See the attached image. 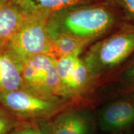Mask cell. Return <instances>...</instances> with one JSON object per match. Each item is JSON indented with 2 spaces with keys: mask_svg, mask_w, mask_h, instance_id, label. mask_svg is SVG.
I'll list each match as a JSON object with an SVG mask.
<instances>
[{
  "mask_svg": "<svg viewBox=\"0 0 134 134\" xmlns=\"http://www.w3.org/2000/svg\"><path fill=\"white\" fill-rule=\"evenodd\" d=\"M133 134H134V133H133Z\"/></svg>",
  "mask_w": 134,
  "mask_h": 134,
  "instance_id": "20",
  "label": "cell"
},
{
  "mask_svg": "<svg viewBox=\"0 0 134 134\" xmlns=\"http://www.w3.org/2000/svg\"><path fill=\"white\" fill-rule=\"evenodd\" d=\"M25 14L50 16L55 12L75 5L99 0H9Z\"/></svg>",
  "mask_w": 134,
  "mask_h": 134,
  "instance_id": "11",
  "label": "cell"
},
{
  "mask_svg": "<svg viewBox=\"0 0 134 134\" xmlns=\"http://www.w3.org/2000/svg\"><path fill=\"white\" fill-rule=\"evenodd\" d=\"M97 124L107 134H122L133 127V98L123 94L107 101L98 112Z\"/></svg>",
  "mask_w": 134,
  "mask_h": 134,
  "instance_id": "7",
  "label": "cell"
},
{
  "mask_svg": "<svg viewBox=\"0 0 134 134\" xmlns=\"http://www.w3.org/2000/svg\"><path fill=\"white\" fill-rule=\"evenodd\" d=\"M23 78L25 88L63 98L56 59L49 54H39L25 60Z\"/></svg>",
  "mask_w": 134,
  "mask_h": 134,
  "instance_id": "6",
  "label": "cell"
},
{
  "mask_svg": "<svg viewBox=\"0 0 134 134\" xmlns=\"http://www.w3.org/2000/svg\"><path fill=\"white\" fill-rule=\"evenodd\" d=\"M9 0H0V5H2V4H4L5 2H8Z\"/></svg>",
  "mask_w": 134,
  "mask_h": 134,
  "instance_id": "18",
  "label": "cell"
},
{
  "mask_svg": "<svg viewBox=\"0 0 134 134\" xmlns=\"http://www.w3.org/2000/svg\"><path fill=\"white\" fill-rule=\"evenodd\" d=\"M40 124L43 134H92L95 127L90 110L80 104L71 106Z\"/></svg>",
  "mask_w": 134,
  "mask_h": 134,
  "instance_id": "8",
  "label": "cell"
},
{
  "mask_svg": "<svg viewBox=\"0 0 134 134\" xmlns=\"http://www.w3.org/2000/svg\"><path fill=\"white\" fill-rule=\"evenodd\" d=\"M25 16L24 13L10 1L0 5V49L9 46Z\"/></svg>",
  "mask_w": 134,
  "mask_h": 134,
  "instance_id": "10",
  "label": "cell"
},
{
  "mask_svg": "<svg viewBox=\"0 0 134 134\" xmlns=\"http://www.w3.org/2000/svg\"><path fill=\"white\" fill-rule=\"evenodd\" d=\"M52 42V56L56 60L72 55H82L90 43L66 34L49 37Z\"/></svg>",
  "mask_w": 134,
  "mask_h": 134,
  "instance_id": "12",
  "label": "cell"
},
{
  "mask_svg": "<svg viewBox=\"0 0 134 134\" xmlns=\"http://www.w3.org/2000/svg\"><path fill=\"white\" fill-rule=\"evenodd\" d=\"M9 134H43L38 121H22Z\"/></svg>",
  "mask_w": 134,
  "mask_h": 134,
  "instance_id": "15",
  "label": "cell"
},
{
  "mask_svg": "<svg viewBox=\"0 0 134 134\" xmlns=\"http://www.w3.org/2000/svg\"><path fill=\"white\" fill-rule=\"evenodd\" d=\"M115 3L122 12L125 19L134 25V0H115Z\"/></svg>",
  "mask_w": 134,
  "mask_h": 134,
  "instance_id": "16",
  "label": "cell"
},
{
  "mask_svg": "<svg viewBox=\"0 0 134 134\" xmlns=\"http://www.w3.org/2000/svg\"><path fill=\"white\" fill-rule=\"evenodd\" d=\"M48 16L25 14L14 38L8 46L23 63L39 54L52 56V42L47 30Z\"/></svg>",
  "mask_w": 134,
  "mask_h": 134,
  "instance_id": "4",
  "label": "cell"
},
{
  "mask_svg": "<svg viewBox=\"0 0 134 134\" xmlns=\"http://www.w3.org/2000/svg\"><path fill=\"white\" fill-rule=\"evenodd\" d=\"M75 104H78L25 87L0 94V106L23 121H44Z\"/></svg>",
  "mask_w": 134,
  "mask_h": 134,
  "instance_id": "3",
  "label": "cell"
},
{
  "mask_svg": "<svg viewBox=\"0 0 134 134\" xmlns=\"http://www.w3.org/2000/svg\"><path fill=\"white\" fill-rule=\"evenodd\" d=\"M61 96L78 104L100 84L92 76L81 55H72L56 60Z\"/></svg>",
  "mask_w": 134,
  "mask_h": 134,
  "instance_id": "5",
  "label": "cell"
},
{
  "mask_svg": "<svg viewBox=\"0 0 134 134\" xmlns=\"http://www.w3.org/2000/svg\"><path fill=\"white\" fill-rule=\"evenodd\" d=\"M22 121L0 106V134H9Z\"/></svg>",
  "mask_w": 134,
  "mask_h": 134,
  "instance_id": "14",
  "label": "cell"
},
{
  "mask_svg": "<svg viewBox=\"0 0 134 134\" xmlns=\"http://www.w3.org/2000/svg\"><path fill=\"white\" fill-rule=\"evenodd\" d=\"M126 20L114 2L99 0L75 5L48 16L49 37L66 34L90 44L104 37Z\"/></svg>",
  "mask_w": 134,
  "mask_h": 134,
  "instance_id": "1",
  "label": "cell"
},
{
  "mask_svg": "<svg viewBox=\"0 0 134 134\" xmlns=\"http://www.w3.org/2000/svg\"><path fill=\"white\" fill-rule=\"evenodd\" d=\"M127 94H128V95H130V96H131V97H133L134 98V88L133 89H132V90H130Z\"/></svg>",
  "mask_w": 134,
  "mask_h": 134,
  "instance_id": "17",
  "label": "cell"
},
{
  "mask_svg": "<svg viewBox=\"0 0 134 134\" xmlns=\"http://www.w3.org/2000/svg\"><path fill=\"white\" fill-rule=\"evenodd\" d=\"M134 56V25L125 20L90 45L81 58L99 83H105Z\"/></svg>",
  "mask_w": 134,
  "mask_h": 134,
  "instance_id": "2",
  "label": "cell"
},
{
  "mask_svg": "<svg viewBox=\"0 0 134 134\" xmlns=\"http://www.w3.org/2000/svg\"><path fill=\"white\" fill-rule=\"evenodd\" d=\"M118 84L119 90L124 94L134 88V56L121 69L107 80Z\"/></svg>",
  "mask_w": 134,
  "mask_h": 134,
  "instance_id": "13",
  "label": "cell"
},
{
  "mask_svg": "<svg viewBox=\"0 0 134 134\" xmlns=\"http://www.w3.org/2000/svg\"><path fill=\"white\" fill-rule=\"evenodd\" d=\"M23 63L9 48L0 49V94L23 88Z\"/></svg>",
  "mask_w": 134,
  "mask_h": 134,
  "instance_id": "9",
  "label": "cell"
},
{
  "mask_svg": "<svg viewBox=\"0 0 134 134\" xmlns=\"http://www.w3.org/2000/svg\"><path fill=\"white\" fill-rule=\"evenodd\" d=\"M106 1H108V2H114L115 3V0H106Z\"/></svg>",
  "mask_w": 134,
  "mask_h": 134,
  "instance_id": "19",
  "label": "cell"
}]
</instances>
